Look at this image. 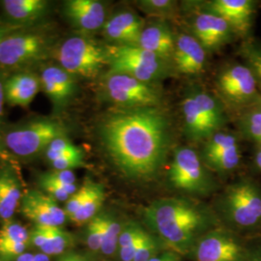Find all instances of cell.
<instances>
[{
	"mask_svg": "<svg viewBox=\"0 0 261 261\" xmlns=\"http://www.w3.org/2000/svg\"><path fill=\"white\" fill-rule=\"evenodd\" d=\"M48 42L42 34L14 32L0 43V64L18 67L37 61L46 55Z\"/></svg>",
	"mask_w": 261,
	"mask_h": 261,
	"instance_id": "obj_11",
	"label": "cell"
},
{
	"mask_svg": "<svg viewBox=\"0 0 261 261\" xmlns=\"http://www.w3.org/2000/svg\"><path fill=\"white\" fill-rule=\"evenodd\" d=\"M47 226L35 225L33 230L30 232V244L35 246L38 249H42L47 241Z\"/></svg>",
	"mask_w": 261,
	"mask_h": 261,
	"instance_id": "obj_43",
	"label": "cell"
},
{
	"mask_svg": "<svg viewBox=\"0 0 261 261\" xmlns=\"http://www.w3.org/2000/svg\"><path fill=\"white\" fill-rule=\"evenodd\" d=\"M193 95L200 112L205 118L209 129L214 136L216 133L221 130L226 122L223 103L218 98L205 91H196Z\"/></svg>",
	"mask_w": 261,
	"mask_h": 261,
	"instance_id": "obj_23",
	"label": "cell"
},
{
	"mask_svg": "<svg viewBox=\"0 0 261 261\" xmlns=\"http://www.w3.org/2000/svg\"><path fill=\"white\" fill-rule=\"evenodd\" d=\"M19 181L14 173L3 171L0 173V218L5 222L15 214L21 200Z\"/></svg>",
	"mask_w": 261,
	"mask_h": 261,
	"instance_id": "obj_22",
	"label": "cell"
},
{
	"mask_svg": "<svg viewBox=\"0 0 261 261\" xmlns=\"http://www.w3.org/2000/svg\"><path fill=\"white\" fill-rule=\"evenodd\" d=\"M19 28V25H9V24L0 23V43L3 41L4 38L9 36L10 34L14 33V32H16Z\"/></svg>",
	"mask_w": 261,
	"mask_h": 261,
	"instance_id": "obj_46",
	"label": "cell"
},
{
	"mask_svg": "<svg viewBox=\"0 0 261 261\" xmlns=\"http://www.w3.org/2000/svg\"><path fill=\"white\" fill-rule=\"evenodd\" d=\"M208 13L224 19L234 34L245 36L252 28L255 2L252 0H213L207 2Z\"/></svg>",
	"mask_w": 261,
	"mask_h": 261,
	"instance_id": "obj_13",
	"label": "cell"
},
{
	"mask_svg": "<svg viewBox=\"0 0 261 261\" xmlns=\"http://www.w3.org/2000/svg\"><path fill=\"white\" fill-rule=\"evenodd\" d=\"M237 143L238 140L235 135L220 130L216 133L209 140H206L202 159L218 155L219 153Z\"/></svg>",
	"mask_w": 261,
	"mask_h": 261,
	"instance_id": "obj_34",
	"label": "cell"
},
{
	"mask_svg": "<svg viewBox=\"0 0 261 261\" xmlns=\"http://www.w3.org/2000/svg\"><path fill=\"white\" fill-rule=\"evenodd\" d=\"M28 243H1L0 261H16L25 252Z\"/></svg>",
	"mask_w": 261,
	"mask_h": 261,
	"instance_id": "obj_40",
	"label": "cell"
},
{
	"mask_svg": "<svg viewBox=\"0 0 261 261\" xmlns=\"http://www.w3.org/2000/svg\"><path fill=\"white\" fill-rule=\"evenodd\" d=\"M41 88L37 75L21 73L12 75L4 83L5 101L13 107L27 108L36 97Z\"/></svg>",
	"mask_w": 261,
	"mask_h": 261,
	"instance_id": "obj_19",
	"label": "cell"
},
{
	"mask_svg": "<svg viewBox=\"0 0 261 261\" xmlns=\"http://www.w3.org/2000/svg\"><path fill=\"white\" fill-rule=\"evenodd\" d=\"M241 160V153L239 144H234L226 148L223 152L212 157L202 159L208 169H211L218 173H227L234 170L239 166Z\"/></svg>",
	"mask_w": 261,
	"mask_h": 261,
	"instance_id": "obj_28",
	"label": "cell"
},
{
	"mask_svg": "<svg viewBox=\"0 0 261 261\" xmlns=\"http://www.w3.org/2000/svg\"><path fill=\"white\" fill-rule=\"evenodd\" d=\"M219 92L234 108L246 109L261 102L256 79L248 66L235 63L224 69L217 80Z\"/></svg>",
	"mask_w": 261,
	"mask_h": 261,
	"instance_id": "obj_9",
	"label": "cell"
},
{
	"mask_svg": "<svg viewBox=\"0 0 261 261\" xmlns=\"http://www.w3.org/2000/svg\"><path fill=\"white\" fill-rule=\"evenodd\" d=\"M142 219L150 232L180 256H187L204 234L221 226L215 210L189 197L154 200L143 209Z\"/></svg>",
	"mask_w": 261,
	"mask_h": 261,
	"instance_id": "obj_2",
	"label": "cell"
},
{
	"mask_svg": "<svg viewBox=\"0 0 261 261\" xmlns=\"http://www.w3.org/2000/svg\"><path fill=\"white\" fill-rule=\"evenodd\" d=\"M5 102V94H4V84L0 80V117L3 114V106Z\"/></svg>",
	"mask_w": 261,
	"mask_h": 261,
	"instance_id": "obj_47",
	"label": "cell"
},
{
	"mask_svg": "<svg viewBox=\"0 0 261 261\" xmlns=\"http://www.w3.org/2000/svg\"><path fill=\"white\" fill-rule=\"evenodd\" d=\"M254 163L257 168L261 170V150H256L255 156H254Z\"/></svg>",
	"mask_w": 261,
	"mask_h": 261,
	"instance_id": "obj_50",
	"label": "cell"
},
{
	"mask_svg": "<svg viewBox=\"0 0 261 261\" xmlns=\"http://www.w3.org/2000/svg\"><path fill=\"white\" fill-rule=\"evenodd\" d=\"M100 135L114 166L132 181L154 179L168 158L171 130L159 108L114 112L103 120Z\"/></svg>",
	"mask_w": 261,
	"mask_h": 261,
	"instance_id": "obj_1",
	"label": "cell"
},
{
	"mask_svg": "<svg viewBox=\"0 0 261 261\" xmlns=\"http://www.w3.org/2000/svg\"><path fill=\"white\" fill-rule=\"evenodd\" d=\"M194 37L209 50H216L227 44L233 35L229 24L219 16L211 13L198 14L193 20Z\"/></svg>",
	"mask_w": 261,
	"mask_h": 261,
	"instance_id": "obj_14",
	"label": "cell"
},
{
	"mask_svg": "<svg viewBox=\"0 0 261 261\" xmlns=\"http://www.w3.org/2000/svg\"><path fill=\"white\" fill-rule=\"evenodd\" d=\"M257 149L261 150V143H259V144H258V147H257Z\"/></svg>",
	"mask_w": 261,
	"mask_h": 261,
	"instance_id": "obj_52",
	"label": "cell"
},
{
	"mask_svg": "<svg viewBox=\"0 0 261 261\" xmlns=\"http://www.w3.org/2000/svg\"><path fill=\"white\" fill-rule=\"evenodd\" d=\"M146 229L136 221L123 224L118 240L117 255L120 261H133L138 245Z\"/></svg>",
	"mask_w": 261,
	"mask_h": 261,
	"instance_id": "obj_26",
	"label": "cell"
},
{
	"mask_svg": "<svg viewBox=\"0 0 261 261\" xmlns=\"http://www.w3.org/2000/svg\"><path fill=\"white\" fill-rule=\"evenodd\" d=\"M172 60L178 72L184 75H197L205 66V48L194 36L180 34L175 38Z\"/></svg>",
	"mask_w": 261,
	"mask_h": 261,
	"instance_id": "obj_16",
	"label": "cell"
},
{
	"mask_svg": "<svg viewBox=\"0 0 261 261\" xmlns=\"http://www.w3.org/2000/svg\"><path fill=\"white\" fill-rule=\"evenodd\" d=\"M33 259H34V254L30 252H24L16 261H33Z\"/></svg>",
	"mask_w": 261,
	"mask_h": 261,
	"instance_id": "obj_49",
	"label": "cell"
},
{
	"mask_svg": "<svg viewBox=\"0 0 261 261\" xmlns=\"http://www.w3.org/2000/svg\"><path fill=\"white\" fill-rule=\"evenodd\" d=\"M80 154H84L83 151L79 147H76L66 136H62L56 139L48 145L46 150V155L49 162L61 157Z\"/></svg>",
	"mask_w": 261,
	"mask_h": 261,
	"instance_id": "obj_36",
	"label": "cell"
},
{
	"mask_svg": "<svg viewBox=\"0 0 261 261\" xmlns=\"http://www.w3.org/2000/svg\"><path fill=\"white\" fill-rule=\"evenodd\" d=\"M175 38L166 23H153L144 28L138 46L168 60L172 58Z\"/></svg>",
	"mask_w": 261,
	"mask_h": 261,
	"instance_id": "obj_20",
	"label": "cell"
},
{
	"mask_svg": "<svg viewBox=\"0 0 261 261\" xmlns=\"http://www.w3.org/2000/svg\"><path fill=\"white\" fill-rule=\"evenodd\" d=\"M239 120L243 135L249 140L261 143V102L246 109Z\"/></svg>",
	"mask_w": 261,
	"mask_h": 261,
	"instance_id": "obj_30",
	"label": "cell"
},
{
	"mask_svg": "<svg viewBox=\"0 0 261 261\" xmlns=\"http://www.w3.org/2000/svg\"><path fill=\"white\" fill-rule=\"evenodd\" d=\"M47 241L41 252L50 256H59L68 252L73 247L75 239L74 236L57 226H47Z\"/></svg>",
	"mask_w": 261,
	"mask_h": 261,
	"instance_id": "obj_27",
	"label": "cell"
},
{
	"mask_svg": "<svg viewBox=\"0 0 261 261\" xmlns=\"http://www.w3.org/2000/svg\"><path fill=\"white\" fill-rule=\"evenodd\" d=\"M246 261H261V254H255L252 256H248Z\"/></svg>",
	"mask_w": 261,
	"mask_h": 261,
	"instance_id": "obj_51",
	"label": "cell"
},
{
	"mask_svg": "<svg viewBox=\"0 0 261 261\" xmlns=\"http://www.w3.org/2000/svg\"><path fill=\"white\" fill-rule=\"evenodd\" d=\"M103 221V243L101 253L112 257L115 254L117 255L118 250V240L121 233L123 224L119 222V220L111 213L102 212Z\"/></svg>",
	"mask_w": 261,
	"mask_h": 261,
	"instance_id": "obj_29",
	"label": "cell"
},
{
	"mask_svg": "<svg viewBox=\"0 0 261 261\" xmlns=\"http://www.w3.org/2000/svg\"><path fill=\"white\" fill-rule=\"evenodd\" d=\"M17 242L30 244V233L25 226L19 223L5 221L0 227V244Z\"/></svg>",
	"mask_w": 261,
	"mask_h": 261,
	"instance_id": "obj_35",
	"label": "cell"
},
{
	"mask_svg": "<svg viewBox=\"0 0 261 261\" xmlns=\"http://www.w3.org/2000/svg\"><path fill=\"white\" fill-rule=\"evenodd\" d=\"M168 250L160 238L145 230L138 245L133 261H148Z\"/></svg>",
	"mask_w": 261,
	"mask_h": 261,
	"instance_id": "obj_31",
	"label": "cell"
},
{
	"mask_svg": "<svg viewBox=\"0 0 261 261\" xmlns=\"http://www.w3.org/2000/svg\"><path fill=\"white\" fill-rule=\"evenodd\" d=\"M168 182L171 188L188 196H208L216 189L214 178L202 159L190 147H179L174 151Z\"/></svg>",
	"mask_w": 261,
	"mask_h": 261,
	"instance_id": "obj_4",
	"label": "cell"
},
{
	"mask_svg": "<svg viewBox=\"0 0 261 261\" xmlns=\"http://www.w3.org/2000/svg\"><path fill=\"white\" fill-rule=\"evenodd\" d=\"M103 214L100 212L91 221L86 224L85 242L91 252H101L103 243Z\"/></svg>",
	"mask_w": 261,
	"mask_h": 261,
	"instance_id": "obj_33",
	"label": "cell"
},
{
	"mask_svg": "<svg viewBox=\"0 0 261 261\" xmlns=\"http://www.w3.org/2000/svg\"><path fill=\"white\" fill-rule=\"evenodd\" d=\"M144 28V21L129 11L115 14L103 27L106 37L117 46H138Z\"/></svg>",
	"mask_w": 261,
	"mask_h": 261,
	"instance_id": "obj_15",
	"label": "cell"
},
{
	"mask_svg": "<svg viewBox=\"0 0 261 261\" xmlns=\"http://www.w3.org/2000/svg\"><path fill=\"white\" fill-rule=\"evenodd\" d=\"M105 89L112 102L124 110L158 108L161 103V94L155 86L125 74L110 72Z\"/></svg>",
	"mask_w": 261,
	"mask_h": 261,
	"instance_id": "obj_7",
	"label": "cell"
},
{
	"mask_svg": "<svg viewBox=\"0 0 261 261\" xmlns=\"http://www.w3.org/2000/svg\"><path fill=\"white\" fill-rule=\"evenodd\" d=\"M33 261H50V258L48 255L43 253V252H38L34 254Z\"/></svg>",
	"mask_w": 261,
	"mask_h": 261,
	"instance_id": "obj_48",
	"label": "cell"
},
{
	"mask_svg": "<svg viewBox=\"0 0 261 261\" xmlns=\"http://www.w3.org/2000/svg\"><path fill=\"white\" fill-rule=\"evenodd\" d=\"M56 58L66 72L84 77H94L110 65L108 47L82 36L65 40L56 49Z\"/></svg>",
	"mask_w": 261,
	"mask_h": 261,
	"instance_id": "obj_5",
	"label": "cell"
},
{
	"mask_svg": "<svg viewBox=\"0 0 261 261\" xmlns=\"http://www.w3.org/2000/svg\"><path fill=\"white\" fill-rule=\"evenodd\" d=\"M182 114L184 130L188 139L200 141L208 140L213 136L193 93L184 98L182 102Z\"/></svg>",
	"mask_w": 261,
	"mask_h": 261,
	"instance_id": "obj_21",
	"label": "cell"
},
{
	"mask_svg": "<svg viewBox=\"0 0 261 261\" xmlns=\"http://www.w3.org/2000/svg\"><path fill=\"white\" fill-rule=\"evenodd\" d=\"M67 19L84 32H93L106 23V9L97 0H69L64 4Z\"/></svg>",
	"mask_w": 261,
	"mask_h": 261,
	"instance_id": "obj_17",
	"label": "cell"
},
{
	"mask_svg": "<svg viewBox=\"0 0 261 261\" xmlns=\"http://www.w3.org/2000/svg\"><path fill=\"white\" fill-rule=\"evenodd\" d=\"M56 261H93L92 257L88 254H85L83 252H75L73 250H70L68 252L62 253L61 255L57 256Z\"/></svg>",
	"mask_w": 261,
	"mask_h": 261,
	"instance_id": "obj_44",
	"label": "cell"
},
{
	"mask_svg": "<svg viewBox=\"0 0 261 261\" xmlns=\"http://www.w3.org/2000/svg\"><path fill=\"white\" fill-rule=\"evenodd\" d=\"M3 7L11 19L19 22H29L39 19L47 12L45 0H5Z\"/></svg>",
	"mask_w": 261,
	"mask_h": 261,
	"instance_id": "obj_24",
	"label": "cell"
},
{
	"mask_svg": "<svg viewBox=\"0 0 261 261\" xmlns=\"http://www.w3.org/2000/svg\"><path fill=\"white\" fill-rule=\"evenodd\" d=\"M0 152H1V144H0Z\"/></svg>",
	"mask_w": 261,
	"mask_h": 261,
	"instance_id": "obj_53",
	"label": "cell"
},
{
	"mask_svg": "<svg viewBox=\"0 0 261 261\" xmlns=\"http://www.w3.org/2000/svg\"><path fill=\"white\" fill-rule=\"evenodd\" d=\"M21 213L35 225L61 227L68 218L64 208L45 192L29 190L20 200Z\"/></svg>",
	"mask_w": 261,
	"mask_h": 261,
	"instance_id": "obj_12",
	"label": "cell"
},
{
	"mask_svg": "<svg viewBox=\"0 0 261 261\" xmlns=\"http://www.w3.org/2000/svg\"><path fill=\"white\" fill-rule=\"evenodd\" d=\"M41 88L54 105L62 107L69 102L75 92L74 75L57 66H49L42 71Z\"/></svg>",
	"mask_w": 261,
	"mask_h": 261,
	"instance_id": "obj_18",
	"label": "cell"
},
{
	"mask_svg": "<svg viewBox=\"0 0 261 261\" xmlns=\"http://www.w3.org/2000/svg\"><path fill=\"white\" fill-rule=\"evenodd\" d=\"M91 183H92L91 180H86L84 185L80 187L75 194L70 196V198L66 201L65 205L63 208L68 219H70L79 210V208L83 205L84 200L86 199V197L90 192Z\"/></svg>",
	"mask_w": 261,
	"mask_h": 261,
	"instance_id": "obj_39",
	"label": "cell"
},
{
	"mask_svg": "<svg viewBox=\"0 0 261 261\" xmlns=\"http://www.w3.org/2000/svg\"><path fill=\"white\" fill-rule=\"evenodd\" d=\"M248 67L251 69L256 79L261 93V47L254 44H248L242 49Z\"/></svg>",
	"mask_w": 261,
	"mask_h": 261,
	"instance_id": "obj_38",
	"label": "cell"
},
{
	"mask_svg": "<svg viewBox=\"0 0 261 261\" xmlns=\"http://www.w3.org/2000/svg\"><path fill=\"white\" fill-rule=\"evenodd\" d=\"M187 256L193 261H246L248 258L241 243L222 226L204 234Z\"/></svg>",
	"mask_w": 261,
	"mask_h": 261,
	"instance_id": "obj_10",
	"label": "cell"
},
{
	"mask_svg": "<svg viewBox=\"0 0 261 261\" xmlns=\"http://www.w3.org/2000/svg\"><path fill=\"white\" fill-rule=\"evenodd\" d=\"M50 165L56 170H73L74 168H82L84 166V154L56 159L50 162Z\"/></svg>",
	"mask_w": 261,
	"mask_h": 261,
	"instance_id": "obj_41",
	"label": "cell"
},
{
	"mask_svg": "<svg viewBox=\"0 0 261 261\" xmlns=\"http://www.w3.org/2000/svg\"><path fill=\"white\" fill-rule=\"evenodd\" d=\"M41 177L53 181V182H56V183H59V184H65V185L75 184V180H76L73 170L53 169L50 171H47L46 173H44Z\"/></svg>",
	"mask_w": 261,
	"mask_h": 261,
	"instance_id": "obj_42",
	"label": "cell"
},
{
	"mask_svg": "<svg viewBox=\"0 0 261 261\" xmlns=\"http://www.w3.org/2000/svg\"><path fill=\"white\" fill-rule=\"evenodd\" d=\"M62 136H65V130L59 122L42 119L8 133L5 144L18 156L31 157L47 150L54 140Z\"/></svg>",
	"mask_w": 261,
	"mask_h": 261,
	"instance_id": "obj_8",
	"label": "cell"
},
{
	"mask_svg": "<svg viewBox=\"0 0 261 261\" xmlns=\"http://www.w3.org/2000/svg\"><path fill=\"white\" fill-rule=\"evenodd\" d=\"M148 261H182V259H181V256L176 252L168 250L166 252L160 253L159 255Z\"/></svg>",
	"mask_w": 261,
	"mask_h": 261,
	"instance_id": "obj_45",
	"label": "cell"
},
{
	"mask_svg": "<svg viewBox=\"0 0 261 261\" xmlns=\"http://www.w3.org/2000/svg\"><path fill=\"white\" fill-rule=\"evenodd\" d=\"M111 72L130 75L140 82L151 84L168 73L167 60L140 46L108 47Z\"/></svg>",
	"mask_w": 261,
	"mask_h": 261,
	"instance_id": "obj_6",
	"label": "cell"
},
{
	"mask_svg": "<svg viewBox=\"0 0 261 261\" xmlns=\"http://www.w3.org/2000/svg\"><path fill=\"white\" fill-rule=\"evenodd\" d=\"M216 214L232 227L249 229L261 223V188L249 178L226 187L218 198Z\"/></svg>",
	"mask_w": 261,
	"mask_h": 261,
	"instance_id": "obj_3",
	"label": "cell"
},
{
	"mask_svg": "<svg viewBox=\"0 0 261 261\" xmlns=\"http://www.w3.org/2000/svg\"><path fill=\"white\" fill-rule=\"evenodd\" d=\"M106 199V193L102 184L92 181L88 196L83 205L69 220L77 225L86 224L101 212Z\"/></svg>",
	"mask_w": 261,
	"mask_h": 261,
	"instance_id": "obj_25",
	"label": "cell"
},
{
	"mask_svg": "<svg viewBox=\"0 0 261 261\" xmlns=\"http://www.w3.org/2000/svg\"><path fill=\"white\" fill-rule=\"evenodd\" d=\"M40 184L42 189L44 190V192L48 196H51L53 198H55L58 202H61V201L66 202L70 198V196L74 195L79 189V187L75 184H72V185L59 184L42 177L40 178Z\"/></svg>",
	"mask_w": 261,
	"mask_h": 261,
	"instance_id": "obj_37",
	"label": "cell"
},
{
	"mask_svg": "<svg viewBox=\"0 0 261 261\" xmlns=\"http://www.w3.org/2000/svg\"><path fill=\"white\" fill-rule=\"evenodd\" d=\"M177 2L172 0H141L139 7L150 17L171 19L177 14Z\"/></svg>",
	"mask_w": 261,
	"mask_h": 261,
	"instance_id": "obj_32",
	"label": "cell"
}]
</instances>
